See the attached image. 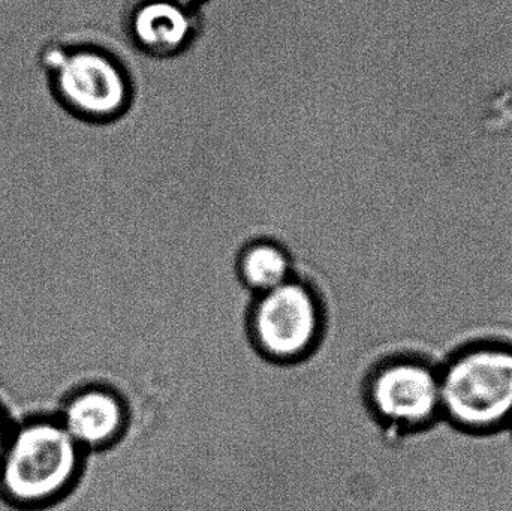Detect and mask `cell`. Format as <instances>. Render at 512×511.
Listing matches in <instances>:
<instances>
[{"label":"cell","mask_w":512,"mask_h":511,"mask_svg":"<svg viewBox=\"0 0 512 511\" xmlns=\"http://www.w3.org/2000/svg\"><path fill=\"white\" fill-rule=\"evenodd\" d=\"M87 458L54 410L24 414L0 458V500L21 510L57 506L83 485Z\"/></svg>","instance_id":"cell-1"},{"label":"cell","mask_w":512,"mask_h":511,"mask_svg":"<svg viewBox=\"0 0 512 511\" xmlns=\"http://www.w3.org/2000/svg\"><path fill=\"white\" fill-rule=\"evenodd\" d=\"M51 95L72 119L86 126L116 122L132 102L128 69L92 33H75L42 54Z\"/></svg>","instance_id":"cell-2"},{"label":"cell","mask_w":512,"mask_h":511,"mask_svg":"<svg viewBox=\"0 0 512 511\" xmlns=\"http://www.w3.org/2000/svg\"><path fill=\"white\" fill-rule=\"evenodd\" d=\"M442 419L469 434H492L512 422V344L472 342L439 365Z\"/></svg>","instance_id":"cell-3"},{"label":"cell","mask_w":512,"mask_h":511,"mask_svg":"<svg viewBox=\"0 0 512 511\" xmlns=\"http://www.w3.org/2000/svg\"><path fill=\"white\" fill-rule=\"evenodd\" d=\"M252 344L270 362L288 365L309 357L325 333V311L315 288L294 278L252 300L248 314Z\"/></svg>","instance_id":"cell-4"},{"label":"cell","mask_w":512,"mask_h":511,"mask_svg":"<svg viewBox=\"0 0 512 511\" xmlns=\"http://www.w3.org/2000/svg\"><path fill=\"white\" fill-rule=\"evenodd\" d=\"M364 401L385 431H424L442 419L439 365L417 354L388 357L367 375Z\"/></svg>","instance_id":"cell-5"},{"label":"cell","mask_w":512,"mask_h":511,"mask_svg":"<svg viewBox=\"0 0 512 511\" xmlns=\"http://www.w3.org/2000/svg\"><path fill=\"white\" fill-rule=\"evenodd\" d=\"M54 413L87 455L107 452L122 440L129 428L125 396L110 384L98 381L69 389Z\"/></svg>","instance_id":"cell-6"},{"label":"cell","mask_w":512,"mask_h":511,"mask_svg":"<svg viewBox=\"0 0 512 511\" xmlns=\"http://www.w3.org/2000/svg\"><path fill=\"white\" fill-rule=\"evenodd\" d=\"M197 32L195 12L176 0H143L128 17L132 44L152 57H171L189 47Z\"/></svg>","instance_id":"cell-7"},{"label":"cell","mask_w":512,"mask_h":511,"mask_svg":"<svg viewBox=\"0 0 512 511\" xmlns=\"http://www.w3.org/2000/svg\"><path fill=\"white\" fill-rule=\"evenodd\" d=\"M236 272L243 287L259 296L294 278V260L280 243L256 239L237 255Z\"/></svg>","instance_id":"cell-8"},{"label":"cell","mask_w":512,"mask_h":511,"mask_svg":"<svg viewBox=\"0 0 512 511\" xmlns=\"http://www.w3.org/2000/svg\"><path fill=\"white\" fill-rule=\"evenodd\" d=\"M15 417L8 410L5 404L0 401V458H2L3 449H5L6 441H8L9 432L14 425Z\"/></svg>","instance_id":"cell-9"},{"label":"cell","mask_w":512,"mask_h":511,"mask_svg":"<svg viewBox=\"0 0 512 511\" xmlns=\"http://www.w3.org/2000/svg\"><path fill=\"white\" fill-rule=\"evenodd\" d=\"M177 3L183 6V8L189 9V11H197L198 8L209 2V0H176Z\"/></svg>","instance_id":"cell-10"},{"label":"cell","mask_w":512,"mask_h":511,"mask_svg":"<svg viewBox=\"0 0 512 511\" xmlns=\"http://www.w3.org/2000/svg\"><path fill=\"white\" fill-rule=\"evenodd\" d=\"M508 429H511V431H512V422H511L510 428H508Z\"/></svg>","instance_id":"cell-11"}]
</instances>
